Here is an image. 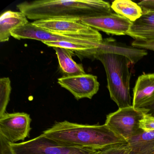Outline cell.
<instances>
[{
    "label": "cell",
    "mask_w": 154,
    "mask_h": 154,
    "mask_svg": "<svg viewBox=\"0 0 154 154\" xmlns=\"http://www.w3.org/2000/svg\"><path fill=\"white\" fill-rule=\"evenodd\" d=\"M42 134L62 145L99 151L128 143L105 124L88 125L64 121L56 122Z\"/></svg>",
    "instance_id": "obj_3"
},
{
    "label": "cell",
    "mask_w": 154,
    "mask_h": 154,
    "mask_svg": "<svg viewBox=\"0 0 154 154\" xmlns=\"http://www.w3.org/2000/svg\"><path fill=\"white\" fill-rule=\"evenodd\" d=\"M30 115L26 112H5L0 117V136L9 142L17 143L29 137Z\"/></svg>",
    "instance_id": "obj_7"
},
{
    "label": "cell",
    "mask_w": 154,
    "mask_h": 154,
    "mask_svg": "<svg viewBox=\"0 0 154 154\" xmlns=\"http://www.w3.org/2000/svg\"><path fill=\"white\" fill-rule=\"evenodd\" d=\"M146 109L147 110V113L154 116V103L150 107Z\"/></svg>",
    "instance_id": "obj_23"
},
{
    "label": "cell",
    "mask_w": 154,
    "mask_h": 154,
    "mask_svg": "<svg viewBox=\"0 0 154 154\" xmlns=\"http://www.w3.org/2000/svg\"><path fill=\"white\" fill-rule=\"evenodd\" d=\"M11 91V82L9 77L0 79V117L6 112Z\"/></svg>",
    "instance_id": "obj_17"
},
{
    "label": "cell",
    "mask_w": 154,
    "mask_h": 154,
    "mask_svg": "<svg viewBox=\"0 0 154 154\" xmlns=\"http://www.w3.org/2000/svg\"><path fill=\"white\" fill-rule=\"evenodd\" d=\"M147 55L146 50L119 43L112 38L103 39L96 49L93 58L102 63L110 96L119 108L132 106L129 65L135 64Z\"/></svg>",
    "instance_id": "obj_1"
},
{
    "label": "cell",
    "mask_w": 154,
    "mask_h": 154,
    "mask_svg": "<svg viewBox=\"0 0 154 154\" xmlns=\"http://www.w3.org/2000/svg\"><path fill=\"white\" fill-rule=\"evenodd\" d=\"M131 45L133 47L138 49L144 50H150L154 51V41L146 42L140 40H135L131 43Z\"/></svg>",
    "instance_id": "obj_20"
},
{
    "label": "cell",
    "mask_w": 154,
    "mask_h": 154,
    "mask_svg": "<svg viewBox=\"0 0 154 154\" xmlns=\"http://www.w3.org/2000/svg\"><path fill=\"white\" fill-rule=\"evenodd\" d=\"M132 105L136 109H146L154 103V73L139 76L133 89Z\"/></svg>",
    "instance_id": "obj_11"
},
{
    "label": "cell",
    "mask_w": 154,
    "mask_h": 154,
    "mask_svg": "<svg viewBox=\"0 0 154 154\" xmlns=\"http://www.w3.org/2000/svg\"><path fill=\"white\" fill-rule=\"evenodd\" d=\"M147 110L131 106L119 108L106 116L105 124L126 141L143 131L140 128V121Z\"/></svg>",
    "instance_id": "obj_6"
},
{
    "label": "cell",
    "mask_w": 154,
    "mask_h": 154,
    "mask_svg": "<svg viewBox=\"0 0 154 154\" xmlns=\"http://www.w3.org/2000/svg\"><path fill=\"white\" fill-rule=\"evenodd\" d=\"M146 112L145 113L143 118L140 121V128L145 132L154 131V116Z\"/></svg>",
    "instance_id": "obj_19"
},
{
    "label": "cell",
    "mask_w": 154,
    "mask_h": 154,
    "mask_svg": "<svg viewBox=\"0 0 154 154\" xmlns=\"http://www.w3.org/2000/svg\"><path fill=\"white\" fill-rule=\"evenodd\" d=\"M111 8L116 14L133 22L143 15V11L138 4L130 0H116L112 2Z\"/></svg>",
    "instance_id": "obj_16"
},
{
    "label": "cell",
    "mask_w": 154,
    "mask_h": 154,
    "mask_svg": "<svg viewBox=\"0 0 154 154\" xmlns=\"http://www.w3.org/2000/svg\"><path fill=\"white\" fill-rule=\"evenodd\" d=\"M11 36L16 39H31L41 42H68L100 45L99 43L77 38L55 34L38 27L32 23L19 27L11 32Z\"/></svg>",
    "instance_id": "obj_9"
},
{
    "label": "cell",
    "mask_w": 154,
    "mask_h": 154,
    "mask_svg": "<svg viewBox=\"0 0 154 154\" xmlns=\"http://www.w3.org/2000/svg\"><path fill=\"white\" fill-rule=\"evenodd\" d=\"M61 87L69 91L77 100L83 98L92 99L99 91L100 83L93 75L84 74L58 78Z\"/></svg>",
    "instance_id": "obj_8"
},
{
    "label": "cell",
    "mask_w": 154,
    "mask_h": 154,
    "mask_svg": "<svg viewBox=\"0 0 154 154\" xmlns=\"http://www.w3.org/2000/svg\"><path fill=\"white\" fill-rule=\"evenodd\" d=\"M1 141V154H11L9 142L5 138L0 136Z\"/></svg>",
    "instance_id": "obj_22"
},
{
    "label": "cell",
    "mask_w": 154,
    "mask_h": 154,
    "mask_svg": "<svg viewBox=\"0 0 154 154\" xmlns=\"http://www.w3.org/2000/svg\"><path fill=\"white\" fill-rule=\"evenodd\" d=\"M101 152H102V151H101Z\"/></svg>",
    "instance_id": "obj_24"
},
{
    "label": "cell",
    "mask_w": 154,
    "mask_h": 154,
    "mask_svg": "<svg viewBox=\"0 0 154 154\" xmlns=\"http://www.w3.org/2000/svg\"><path fill=\"white\" fill-rule=\"evenodd\" d=\"M11 154H102L101 151L59 144L43 134L20 143L9 142Z\"/></svg>",
    "instance_id": "obj_4"
},
{
    "label": "cell",
    "mask_w": 154,
    "mask_h": 154,
    "mask_svg": "<svg viewBox=\"0 0 154 154\" xmlns=\"http://www.w3.org/2000/svg\"><path fill=\"white\" fill-rule=\"evenodd\" d=\"M57 56L59 67L66 76L85 74L82 65L76 63L73 59L75 53L70 49L60 47L53 48Z\"/></svg>",
    "instance_id": "obj_14"
},
{
    "label": "cell",
    "mask_w": 154,
    "mask_h": 154,
    "mask_svg": "<svg viewBox=\"0 0 154 154\" xmlns=\"http://www.w3.org/2000/svg\"><path fill=\"white\" fill-rule=\"evenodd\" d=\"M102 154H130V149L128 143L118 144L101 150Z\"/></svg>",
    "instance_id": "obj_18"
},
{
    "label": "cell",
    "mask_w": 154,
    "mask_h": 154,
    "mask_svg": "<svg viewBox=\"0 0 154 154\" xmlns=\"http://www.w3.org/2000/svg\"><path fill=\"white\" fill-rule=\"evenodd\" d=\"M127 35L135 40L154 41V11L143 12L140 18L132 22Z\"/></svg>",
    "instance_id": "obj_12"
},
{
    "label": "cell",
    "mask_w": 154,
    "mask_h": 154,
    "mask_svg": "<svg viewBox=\"0 0 154 154\" xmlns=\"http://www.w3.org/2000/svg\"><path fill=\"white\" fill-rule=\"evenodd\" d=\"M28 22L26 15L20 11H8L3 12L0 17V42L8 41L11 31Z\"/></svg>",
    "instance_id": "obj_13"
},
{
    "label": "cell",
    "mask_w": 154,
    "mask_h": 154,
    "mask_svg": "<svg viewBox=\"0 0 154 154\" xmlns=\"http://www.w3.org/2000/svg\"><path fill=\"white\" fill-rule=\"evenodd\" d=\"M130 154H154V131H142L127 141Z\"/></svg>",
    "instance_id": "obj_15"
},
{
    "label": "cell",
    "mask_w": 154,
    "mask_h": 154,
    "mask_svg": "<svg viewBox=\"0 0 154 154\" xmlns=\"http://www.w3.org/2000/svg\"><path fill=\"white\" fill-rule=\"evenodd\" d=\"M143 12L154 11V0H144L138 3Z\"/></svg>",
    "instance_id": "obj_21"
},
{
    "label": "cell",
    "mask_w": 154,
    "mask_h": 154,
    "mask_svg": "<svg viewBox=\"0 0 154 154\" xmlns=\"http://www.w3.org/2000/svg\"><path fill=\"white\" fill-rule=\"evenodd\" d=\"M81 21L98 31L115 35H127L132 24L128 19L113 13L86 18Z\"/></svg>",
    "instance_id": "obj_10"
},
{
    "label": "cell",
    "mask_w": 154,
    "mask_h": 154,
    "mask_svg": "<svg viewBox=\"0 0 154 154\" xmlns=\"http://www.w3.org/2000/svg\"><path fill=\"white\" fill-rule=\"evenodd\" d=\"M33 25L55 34L77 38L100 44L102 35L98 30L81 20L72 19H49L35 20Z\"/></svg>",
    "instance_id": "obj_5"
},
{
    "label": "cell",
    "mask_w": 154,
    "mask_h": 154,
    "mask_svg": "<svg viewBox=\"0 0 154 154\" xmlns=\"http://www.w3.org/2000/svg\"><path fill=\"white\" fill-rule=\"evenodd\" d=\"M17 7L28 19L35 21L49 19L82 20L112 13L111 5L101 0H37L24 2Z\"/></svg>",
    "instance_id": "obj_2"
}]
</instances>
